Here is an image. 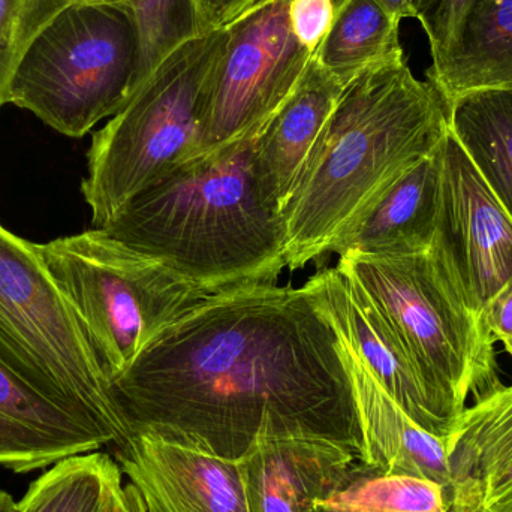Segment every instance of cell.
Returning a JSON list of instances; mask_svg holds the SVG:
<instances>
[{"label":"cell","instance_id":"obj_1","mask_svg":"<svg viewBox=\"0 0 512 512\" xmlns=\"http://www.w3.org/2000/svg\"><path fill=\"white\" fill-rule=\"evenodd\" d=\"M132 433L239 460L261 435H361L342 342L306 285L210 295L111 382Z\"/></svg>","mask_w":512,"mask_h":512},{"label":"cell","instance_id":"obj_2","mask_svg":"<svg viewBox=\"0 0 512 512\" xmlns=\"http://www.w3.org/2000/svg\"><path fill=\"white\" fill-rule=\"evenodd\" d=\"M450 131V111L406 57L345 87L280 212L286 267L300 270L331 251L343 231Z\"/></svg>","mask_w":512,"mask_h":512},{"label":"cell","instance_id":"obj_3","mask_svg":"<svg viewBox=\"0 0 512 512\" xmlns=\"http://www.w3.org/2000/svg\"><path fill=\"white\" fill-rule=\"evenodd\" d=\"M256 138L185 162L101 230L210 295L276 283L285 239L256 179Z\"/></svg>","mask_w":512,"mask_h":512},{"label":"cell","instance_id":"obj_4","mask_svg":"<svg viewBox=\"0 0 512 512\" xmlns=\"http://www.w3.org/2000/svg\"><path fill=\"white\" fill-rule=\"evenodd\" d=\"M227 41L225 26L183 42L93 135L81 183L93 227H107L141 192L191 161Z\"/></svg>","mask_w":512,"mask_h":512},{"label":"cell","instance_id":"obj_5","mask_svg":"<svg viewBox=\"0 0 512 512\" xmlns=\"http://www.w3.org/2000/svg\"><path fill=\"white\" fill-rule=\"evenodd\" d=\"M0 360L111 447L132 435L101 358L36 243L0 225Z\"/></svg>","mask_w":512,"mask_h":512},{"label":"cell","instance_id":"obj_6","mask_svg":"<svg viewBox=\"0 0 512 512\" xmlns=\"http://www.w3.org/2000/svg\"><path fill=\"white\" fill-rule=\"evenodd\" d=\"M36 251L83 322L111 382L210 297L101 228L36 243Z\"/></svg>","mask_w":512,"mask_h":512},{"label":"cell","instance_id":"obj_7","mask_svg":"<svg viewBox=\"0 0 512 512\" xmlns=\"http://www.w3.org/2000/svg\"><path fill=\"white\" fill-rule=\"evenodd\" d=\"M140 33L131 8L71 2L21 57L8 104L71 138L119 113L132 98Z\"/></svg>","mask_w":512,"mask_h":512},{"label":"cell","instance_id":"obj_8","mask_svg":"<svg viewBox=\"0 0 512 512\" xmlns=\"http://www.w3.org/2000/svg\"><path fill=\"white\" fill-rule=\"evenodd\" d=\"M354 280L399 334L421 372L460 408L502 384L496 340L454 288L432 252L340 256Z\"/></svg>","mask_w":512,"mask_h":512},{"label":"cell","instance_id":"obj_9","mask_svg":"<svg viewBox=\"0 0 512 512\" xmlns=\"http://www.w3.org/2000/svg\"><path fill=\"white\" fill-rule=\"evenodd\" d=\"M289 0H258L227 26L191 161L261 134L294 92L313 54L295 38Z\"/></svg>","mask_w":512,"mask_h":512},{"label":"cell","instance_id":"obj_10","mask_svg":"<svg viewBox=\"0 0 512 512\" xmlns=\"http://www.w3.org/2000/svg\"><path fill=\"white\" fill-rule=\"evenodd\" d=\"M441 156L438 221L430 252L466 306L483 319L492 298L512 276V218L451 129L442 141Z\"/></svg>","mask_w":512,"mask_h":512},{"label":"cell","instance_id":"obj_11","mask_svg":"<svg viewBox=\"0 0 512 512\" xmlns=\"http://www.w3.org/2000/svg\"><path fill=\"white\" fill-rule=\"evenodd\" d=\"M316 306L330 319L391 399L427 432L448 438L465 409L426 378L381 310L337 268L319 271L306 283Z\"/></svg>","mask_w":512,"mask_h":512},{"label":"cell","instance_id":"obj_12","mask_svg":"<svg viewBox=\"0 0 512 512\" xmlns=\"http://www.w3.org/2000/svg\"><path fill=\"white\" fill-rule=\"evenodd\" d=\"M143 512H249L239 460L134 432L114 447Z\"/></svg>","mask_w":512,"mask_h":512},{"label":"cell","instance_id":"obj_13","mask_svg":"<svg viewBox=\"0 0 512 512\" xmlns=\"http://www.w3.org/2000/svg\"><path fill=\"white\" fill-rule=\"evenodd\" d=\"M360 456L319 436L261 435L239 459L249 512H318L342 489Z\"/></svg>","mask_w":512,"mask_h":512},{"label":"cell","instance_id":"obj_14","mask_svg":"<svg viewBox=\"0 0 512 512\" xmlns=\"http://www.w3.org/2000/svg\"><path fill=\"white\" fill-rule=\"evenodd\" d=\"M441 144L385 186L343 231L330 252L340 256H408L429 252L438 221Z\"/></svg>","mask_w":512,"mask_h":512},{"label":"cell","instance_id":"obj_15","mask_svg":"<svg viewBox=\"0 0 512 512\" xmlns=\"http://www.w3.org/2000/svg\"><path fill=\"white\" fill-rule=\"evenodd\" d=\"M340 342L357 405L361 465L382 474L426 478L453 495L448 438L418 426L373 378L354 349L342 339Z\"/></svg>","mask_w":512,"mask_h":512},{"label":"cell","instance_id":"obj_16","mask_svg":"<svg viewBox=\"0 0 512 512\" xmlns=\"http://www.w3.org/2000/svg\"><path fill=\"white\" fill-rule=\"evenodd\" d=\"M453 512L512 511V384L475 400L448 436Z\"/></svg>","mask_w":512,"mask_h":512},{"label":"cell","instance_id":"obj_17","mask_svg":"<svg viewBox=\"0 0 512 512\" xmlns=\"http://www.w3.org/2000/svg\"><path fill=\"white\" fill-rule=\"evenodd\" d=\"M343 90L312 57L294 92L256 138V179L279 218Z\"/></svg>","mask_w":512,"mask_h":512},{"label":"cell","instance_id":"obj_18","mask_svg":"<svg viewBox=\"0 0 512 512\" xmlns=\"http://www.w3.org/2000/svg\"><path fill=\"white\" fill-rule=\"evenodd\" d=\"M110 442L0 360V466L27 474Z\"/></svg>","mask_w":512,"mask_h":512},{"label":"cell","instance_id":"obj_19","mask_svg":"<svg viewBox=\"0 0 512 512\" xmlns=\"http://www.w3.org/2000/svg\"><path fill=\"white\" fill-rule=\"evenodd\" d=\"M426 77L447 105L475 90H512V0H477L447 59Z\"/></svg>","mask_w":512,"mask_h":512},{"label":"cell","instance_id":"obj_20","mask_svg":"<svg viewBox=\"0 0 512 512\" xmlns=\"http://www.w3.org/2000/svg\"><path fill=\"white\" fill-rule=\"evenodd\" d=\"M15 512H143L119 463L102 451L75 454L33 481Z\"/></svg>","mask_w":512,"mask_h":512},{"label":"cell","instance_id":"obj_21","mask_svg":"<svg viewBox=\"0 0 512 512\" xmlns=\"http://www.w3.org/2000/svg\"><path fill=\"white\" fill-rule=\"evenodd\" d=\"M448 111L451 132L512 218V90L463 93Z\"/></svg>","mask_w":512,"mask_h":512},{"label":"cell","instance_id":"obj_22","mask_svg":"<svg viewBox=\"0 0 512 512\" xmlns=\"http://www.w3.org/2000/svg\"><path fill=\"white\" fill-rule=\"evenodd\" d=\"M399 29L400 21L375 0H339L333 24L313 57L346 87L369 69L405 57Z\"/></svg>","mask_w":512,"mask_h":512},{"label":"cell","instance_id":"obj_23","mask_svg":"<svg viewBox=\"0 0 512 512\" xmlns=\"http://www.w3.org/2000/svg\"><path fill=\"white\" fill-rule=\"evenodd\" d=\"M453 495L435 481L355 466L348 483L318 502L324 512H453Z\"/></svg>","mask_w":512,"mask_h":512},{"label":"cell","instance_id":"obj_24","mask_svg":"<svg viewBox=\"0 0 512 512\" xmlns=\"http://www.w3.org/2000/svg\"><path fill=\"white\" fill-rule=\"evenodd\" d=\"M131 11L140 33L135 95L168 54L206 32L201 26L197 0H131Z\"/></svg>","mask_w":512,"mask_h":512},{"label":"cell","instance_id":"obj_25","mask_svg":"<svg viewBox=\"0 0 512 512\" xmlns=\"http://www.w3.org/2000/svg\"><path fill=\"white\" fill-rule=\"evenodd\" d=\"M71 0H0V108L12 75L38 33Z\"/></svg>","mask_w":512,"mask_h":512},{"label":"cell","instance_id":"obj_26","mask_svg":"<svg viewBox=\"0 0 512 512\" xmlns=\"http://www.w3.org/2000/svg\"><path fill=\"white\" fill-rule=\"evenodd\" d=\"M477 0H415V18L426 30L432 66L441 65L456 44L460 27Z\"/></svg>","mask_w":512,"mask_h":512},{"label":"cell","instance_id":"obj_27","mask_svg":"<svg viewBox=\"0 0 512 512\" xmlns=\"http://www.w3.org/2000/svg\"><path fill=\"white\" fill-rule=\"evenodd\" d=\"M289 23L295 38L304 48L315 54L327 36L334 15V0H289Z\"/></svg>","mask_w":512,"mask_h":512},{"label":"cell","instance_id":"obj_28","mask_svg":"<svg viewBox=\"0 0 512 512\" xmlns=\"http://www.w3.org/2000/svg\"><path fill=\"white\" fill-rule=\"evenodd\" d=\"M483 319L493 339L512 357V276L492 298Z\"/></svg>","mask_w":512,"mask_h":512},{"label":"cell","instance_id":"obj_29","mask_svg":"<svg viewBox=\"0 0 512 512\" xmlns=\"http://www.w3.org/2000/svg\"><path fill=\"white\" fill-rule=\"evenodd\" d=\"M258 0H197L204 32L221 29L248 11Z\"/></svg>","mask_w":512,"mask_h":512},{"label":"cell","instance_id":"obj_30","mask_svg":"<svg viewBox=\"0 0 512 512\" xmlns=\"http://www.w3.org/2000/svg\"><path fill=\"white\" fill-rule=\"evenodd\" d=\"M375 2H378L397 21H402L403 18H415V0H375Z\"/></svg>","mask_w":512,"mask_h":512},{"label":"cell","instance_id":"obj_31","mask_svg":"<svg viewBox=\"0 0 512 512\" xmlns=\"http://www.w3.org/2000/svg\"><path fill=\"white\" fill-rule=\"evenodd\" d=\"M15 504L17 502L12 499L11 495L0 490V512H15Z\"/></svg>","mask_w":512,"mask_h":512},{"label":"cell","instance_id":"obj_32","mask_svg":"<svg viewBox=\"0 0 512 512\" xmlns=\"http://www.w3.org/2000/svg\"><path fill=\"white\" fill-rule=\"evenodd\" d=\"M71 2L81 3H108V5H122L131 8V0H71Z\"/></svg>","mask_w":512,"mask_h":512},{"label":"cell","instance_id":"obj_33","mask_svg":"<svg viewBox=\"0 0 512 512\" xmlns=\"http://www.w3.org/2000/svg\"><path fill=\"white\" fill-rule=\"evenodd\" d=\"M334 2H336V3H337V2H339V0H334Z\"/></svg>","mask_w":512,"mask_h":512},{"label":"cell","instance_id":"obj_34","mask_svg":"<svg viewBox=\"0 0 512 512\" xmlns=\"http://www.w3.org/2000/svg\"><path fill=\"white\" fill-rule=\"evenodd\" d=\"M318 512H324V511H319V510H318Z\"/></svg>","mask_w":512,"mask_h":512},{"label":"cell","instance_id":"obj_35","mask_svg":"<svg viewBox=\"0 0 512 512\" xmlns=\"http://www.w3.org/2000/svg\"><path fill=\"white\" fill-rule=\"evenodd\" d=\"M510 512H512V511H510Z\"/></svg>","mask_w":512,"mask_h":512}]
</instances>
